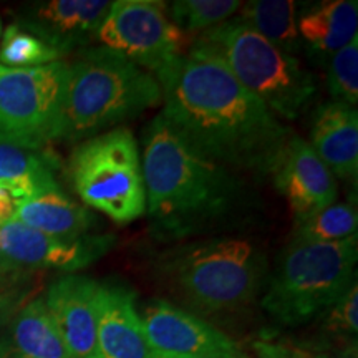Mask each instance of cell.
<instances>
[{
	"mask_svg": "<svg viewBox=\"0 0 358 358\" xmlns=\"http://www.w3.org/2000/svg\"><path fill=\"white\" fill-rule=\"evenodd\" d=\"M161 111L187 145L229 169L272 173L287 128L216 55L192 45L155 73Z\"/></svg>",
	"mask_w": 358,
	"mask_h": 358,
	"instance_id": "6da1fadb",
	"label": "cell"
},
{
	"mask_svg": "<svg viewBox=\"0 0 358 358\" xmlns=\"http://www.w3.org/2000/svg\"><path fill=\"white\" fill-rule=\"evenodd\" d=\"M141 166L151 231L163 241L214 229L243 206L244 187L231 169L198 153L161 115L143 134Z\"/></svg>",
	"mask_w": 358,
	"mask_h": 358,
	"instance_id": "7a4b0ae2",
	"label": "cell"
},
{
	"mask_svg": "<svg viewBox=\"0 0 358 358\" xmlns=\"http://www.w3.org/2000/svg\"><path fill=\"white\" fill-rule=\"evenodd\" d=\"M161 101L153 73L105 47L85 48L69 65L60 140H88Z\"/></svg>",
	"mask_w": 358,
	"mask_h": 358,
	"instance_id": "3957f363",
	"label": "cell"
},
{
	"mask_svg": "<svg viewBox=\"0 0 358 358\" xmlns=\"http://www.w3.org/2000/svg\"><path fill=\"white\" fill-rule=\"evenodd\" d=\"M161 272L191 308L217 315L256 302L267 282V259L249 241L226 237L171 250Z\"/></svg>",
	"mask_w": 358,
	"mask_h": 358,
	"instance_id": "277c9868",
	"label": "cell"
},
{
	"mask_svg": "<svg viewBox=\"0 0 358 358\" xmlns=\"http://www.w3.org/2000/svg\"><path fill=\"white\" fill-rule=\"evenodd\" d=\"M358 237L337 243L294 241L268 277L261 307L284 327L307 324L355 284Z\"/></svg>",
	"mask_w": 358,
	"mask_h": 358,
	"instance_id": "5b68a950",
	"label": "cell"
},
{
	"mask_svg": "<svg viewBox=\"0 0 358 358\" xmlns=\"http://www.w3.org/2000/svg\"><path fill=\"white\" fill-rule=\"evenodd\" d=\"M192 45L216 55L244 88L282 118H299L315 96L317 80L310 71L236 17L206 30Z\"/></svg>",
	"mask_w": 358,
	"mask_h": 358,
	"instance_id": "8992f818",
	"label": "cell"
},
{
	"mask_svg": "<svg viewBox=\"0 0 358 358\" xmlns=\"http://www.w3.org/2000/svg\"><path fill=\"white\" fill-rule=\"evenodd\" d=\"M69 169L71 185L90 208L122 226L145 216L141 155L128 128H113L80 143Z\"/></svg>",
	"mask_w": 358,
	"mask_h": 358,
	"instance_id": "52a82bcc",
	"label": "cell"
},
{
	"mask_svg": "<svg viewBox=\"0 0 358 358\" xmlns=\"http://www.w3.org/2000/svg\"><path fill=\"white\" fill-rule=\"evenodd\" d=\"M69 64L35 69L0 65V143L42 150L60 140Z\"/></svg>",
	"mask_w": 358,
	"mask_h": 358,
	"instance_id": "ba28073f",
	"label": "cell"
},
{
	"mask_svg": "<svg viewBox=\"0 0 358 358\" xmlns=\"http://www.w3.org/2000/svg\"><path fill=\"white\" fill-rule=\"evenodd\" d=\"M96 40L150 73L181 55L186 45V35L169 20L166 6L156 0L111 2Z\"/></svg>",
	"mask_w": 358,
	"mask_h": 358,
	"instance_id": "9c48e42d",
	"label": "cell"
},
{
	"mask_svg": "<svg viewBox=\"0 0 358 358\" xmlns=\"http://www.w3.org/2000/svg\"><path fill=\"white\" fill-rule=\"evenodd\" d=\"M0 244L3 254L19 272L40 268L77 272L108 254L115 237L87 234L75 239H62L35 231L12 217L0 224Z\"/></svg>",
	"mask_w": 358,
	"mask_h": 358,
	"instance_id": "30bf717a",
	"label": "cell"
},
{
	"mask_svg": "<svg viewBox=\"0 0 358 358\" xmlns=\"http://www.w3.org/2000/svg\"><path fill=\"white\" fill-rule=\"evenodd\" d=\"M141 319L159 357L249 358L229 335L168 301L151 302Z\"/></svg>",
	"mask_w": 358,
	"mask_h": 358,
	"instance_id": "8fae6325",
	"label": "cell"
},
{
	"mask_svg": "<svg viewBox=\"0 0 358 358\" xmlns=\"http://www.w3.org/2000/svg\"><path fill=\"white\" fill-rule=\"evenodd\" d=\"M271 174L289 201L295 221L329 208L337 199L334 174L301 136L289 138Z\"/></svg>",
	"mask_w": 358,
	"mask_h": 358,
	"instance_id": "7c38bea8",
	"label": "cell"
},
{
	"mask_svg": "<svg viewBox=\"0 0 358 358\" xmlns=\"http://www.w3.org/2000/svg\"><path fill=\"white\" fill-rule=\"evenodd\" d=\"M95 310L98 358H159L127 285L98 282Z\"/></svg>",
	"mask_w": 358,
	"mask_h": 358,
	"instance_id": "4fadbf2b",
	"label": "cell"
},
{
	"mask_svg": "<svg viewBox=\"0 0 358 358\" xmlns=\"http://www.w3.org/2000/svg\"><path fill=\"white\" fill-rule=\"evenodd\" d=\"M96 287L93 279L69 274L53 282L45 294V307L71 358H98Z\"/></svg>",
	"mask_w": 358,
	"mask_h": 358,
	"instance_id": "5bb4252c",
	"label": "cell"
},
{
	"mask_svg": "<svg viewBox=\"0 0 358 358\" xmlns=\"http://www.w3.org/2000/svg\"><path fill=\"white\" fill-rule=\"evenodd\" d=\"M111 7L105 0H50L35 3L20 25L38 35L64 57L88 47Z\"/></svg>",
	"mask_w": 358,
	"mask_h": 358,
	"instance_id": "9a60e30c",
	"label": "cell"
},
{
	"mask_svg": "<svg viewBox=\"0 0 358 358\" xmlns=\"http://www.w3.org/2000/svg\"><path fill=\"white\" fill-rule=\"evenodd\" d=\"M310 146L334 178L357 179L358 113L355 106L340 101L320 105L313 115Z\"/></svg>",
	"mask_w": 358,
	"mask_h": 358,
	"instance_id": "2e32d148",
	"label": "cell"
},
{
	"mask_svg": "<svg viewBox=\"0 0 358 358\" xmlns=\"http://www.w3.org/2000/svg\"><path fill=\"white\" fill-rule=\"evenodd\" d=\"M0 358H71L43 299L15 312L0 340Z\"/></svg>",
	"mask_w": 358,
	"mask_h": 358,
	"instance_id": "e0dca14e",
	"label": "cell"
},
{
	"mask_svg": "<svg viewBox=\"0 0 358 358\" xmlns=\"http://www.w3.org/2000/svg\"><path fill=\"white\" fill-rule=\"evenodd\" d=\"M357 0H330L310 6L297 19L299 37L315 57L329 58L357 37ZM327 60V62H329Z\"/></svg>",
	"mask_w": 358,
	"mask_h": 358,
	"instance_id": "ac0fdd59",
	"label": "cell"
},
{
	"mask_svg": "<svg viewBox=\"0 0 358 358\" xmlns=\"http://www.w3.org/2000/svg\"><path fill=\"white\" fill-rule=\"evenodd\" d=\"M13 217L35 231L62 239L87 236L96 224V217L70 199L60 187L17 203Z\"/></svg>",
	"mask_w": 358,
	"mask_h": 358,
	"instance_id": "d6986e66",
	"label": "cell"
},
{
	"mask_svg": "<svg viewBox=\"0 0 358 358\" xmlns=\"http://www.w3.org/2000/svg\"><path fill=\"white\" fill-rule=\"evenodd\" d=\"M55 168V159L42 150L0 143V186L6 187L15 203L60 187L53 174Z\"/></svg>",
	"mask_w": 358,
	"mask_h": 358,
	"instance_id": "ffe728a7",
	"label": "cell"
},
{
	"mask_svg": "<svg viewBox=\"0 0 358 358\" xmlns=\"http://www.w3.org/2000/svg\"><path fill=\"white\" fill-rule=\"evenodd\" d=\"M236 19L243 20L282 52L294 55L301 48L297 3L294 0H256L243 3Z\"/></svg>",
	"mask_w": 358,
	"mask_h": 358,
	"instance_id": "44dd1931",
	"label": "cell"
},
{
	"mask_svg": "<svg viewBox=\"0 0 358 358\" xmlns=\"http://www.w3.org/2000/svg\"><path fill=\"white\" fill-rule=\"evenodd\" d=\"M317 340L322 350L342 353L357 350L358 332V287L357 282L337 302L320 313Z\"/></svg>",
	"mask_w": 358,
	"mask_h": 358,
	"instance_id": "7402d4cb",
	"label": "cell"
},
{
	"mask_svg": "<svg viewBox=\"0 0 358 358\" xmlns=\"http://www.w3.org/2000/svg\"><path fill=\"white\" fill-rule=\"evenodd\" d=\"M355 204L334 203L329 208L295 221L294 241L302 243H337L357 234Z\"/></svg>",
	"mask_w": 358,
	"mask_h": 358,
	"instance_id": "603a6c76",
	"label": "cell"
},
{
	"mask_svg": "<svg viewBox=\"0 0 358 358\" xmlns=\"http://www.w3.org/2000/svg\"><path fill=\"white\" fill-rule=\"evenodd\" d=\"M60 52L20 24H10L2 34L0 65L7 69H35L60 62Z\"/></svg>",
	"mask_w": 358,
	"mask_h": 358,
	"instance_id": "cb8c5ba5",
	"label": "cell"
},
{
	"mask_svg": "<svg viewBox=\"0 0 358 358\" xmlns=\"http://www.w3.org/2000/svg\"><path fill=\"white\" fill-rule=\"evenodd\" d=\"M241 6L236 0H179L171 3L169 20L185 35L206 32L236 15Z\"/></svg>",
	"mask_w": 358,
	"mask_h": 358,
	"instance_id": "d4e9b609",
	"label": "cell"
},
{
	"mask_svg": "<svg viewBox=\"0 0 358 358\" xmlns=\"http://www.w3.org/2000/svg\"><path fill=\"white\" fill-rule=\"evenodd\" d=\"M327 87L334 101L355 106L358 101V35L327 65Z\"/></svg>",
	"mask_w": 358,
	"mask_h": 358,
	"instance_id": "484cf974",
	"label": "cell"
},
{
	"mask_svg": "<svg viewBox=\"0 0 358 358\" xmlns=\"http://www.w3.org/2000/svg\"><path fill=\"white\" fill-rule=\"evenodd\" d=\"M254 350L257 353V358H307L306 348L289 347L267 340H259L254 343Z\"/></svg>",
	"mask_w": 358,
	"mask_h": 358,
	"instance_id": "4316f807",
	"label": "cell"
},
{
	"mask_svg": "<svg viewBox=\"0 0 358 358\" xmlns=\"http://www.w3.org/2000/svg\"><path fill=\"white\" fill-rule=\"evenodd\" d=\"M19 303H20L19 294H12L0 301V340H2V335L6 332L8 322H10L12 317L15 315V312L20 308Z\"/></svg>",
	"mask_w": 358,
	"mask_h": 358,
	"instance_id": "83f0119b",
	"label": "cell"
},
{
	"mask_svg": "<svg viewBox=\"0 0 358 358\" xmlns=\"http://www.w3.org/2000/svg\"><path fill=\"white\" fill-rule=\"evenodd\" d=\"M15 199L8 194L6 187L0 186V224L10 221V219L15 216Z\"/></svg>",
	"mask_w": 358,
	"mask_h": 358,
	"instance_id": "f1b7e54d",
	"label": "cell"
},
{
	"mask_svg": "<svg viewBox=\"0 0 358 358\" xmlns=\"http://www.w3.org/2000/svg\"><path fill=\"white\" fill-rule=\"evenodd\" d=\"M19 274H20V272L12 266L6 254H3L2 244H0V284L10 285V282L13 279H17Z\"/></svg>",
	"mask_w": 358,
	"mask_h": 358,
	"instance_id": "f546056e",
	"label": "cell"
},
{
	"mask_svg": "<svg viewBox=\"0 0 358 358\" xmlns=\"http://www.w3.org/2000/svg\"><path fill=\"white\" fill-rule=\"evenodd\" d=\"M307 358H357V350H348L342 353H313L310 350H307Z\"/></svg>",
	"mask_w": 358,
	"mask_h": 358,
	"instance_id": "4dcf8cb0",
	"label": "cell"
},
{
	"mask_svg": "<svg viewBox=\"0 0 358 358\" xmlns=\"http://www.w3.org/2000/svg\"><path fill=\"white\" fill-rule=\"evenodd\" d=\"M12 294H15V292H13V290H10V285L0 284V301H2V299L8 297V295H12Z\"/></svg>",
	"mask_w": 358,
	"mask_h": 358,
	"instance_id": "1f68e13d",
	"label": "cell"
},
{
	"mask_svg": "<svg viewBox=\"0 0 358 358\" xmlns=\"http://www.w3.org/2000/svg\"><path fill=\"white\" fill-rule=\"evenodd\" d=\"M159 358H192V357H159Z\"/></svg>",
	"mask_w": 358,
	"mask_h": 358,
	"instance_id": "d6a6232c",
	"label": "cell"
},
{
	"mask_svg": "<svg viewBox=\"0 0 358 358\" xmlns=\"http://www.w3.org/2000/svg\"><path fill=\"white\" fill-rule=\"evenodd\" d=\"M0 35H2V22H0Z\"/></svg>",
	"mask_w": 358,
	"mask_h": 358,
	"instance_id": "836d02e7",
	"label": "cell"
}]
</instances>
